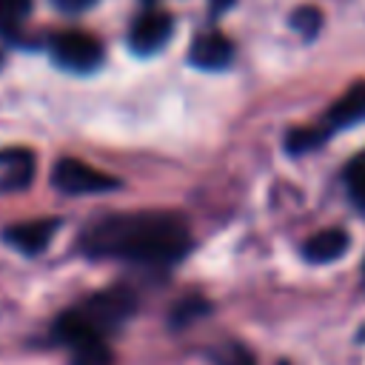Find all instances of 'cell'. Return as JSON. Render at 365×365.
Returning a JSON list of instances; mask_svg holds the SVG:
<instances>
[{
  "mask_svg": "<svg viewBox=\"0 0 365 365\" xmlns=\"http://www.w3.org/2000/svg\"><path fill=\"white\" fill-rule=\"evenodd\" d=\"M191 237L185 222L168 211H131L97 220L83 234V251L103 259L168 265L185 257Z\"/></svg>",
  "mask_w": 365,
  "mask_h": 365,
  "instance_id": "1",
  "label": "cell"
},
{
  "mask_svg": "<svg viewBox=\"0 0 365 365\" xmlns=\"http://www.w3.org/2000/svg\"><path fill=\"white\" fill-rule=\"evenodd\" d=\"M362 277H365V265H362Z\"/></svg>",
  "mask_w": 365,
  "mask_h": 365,
  "instance_id": "21",
  "label": "cell"
},
{
  "mask_svg": "<svg viewBox=\"0 0 365 365\" xmlns=\"http://www.w3.org/2000/svg\"><path fill=\"white\" fill-rule=\"evenodd\" d=\"M325 137H328V128H297V131L288 134V151L302 154L308 148H317Z\"/></svg>",
  "mask_w": 365,
  "mask_h": 365,
  "instance_id": "14",
  "label": "cell"
},
{
  "mask_svg": "<svg viewBox=\"0 0 365 365\" xmlns=\"http://www.w3.org/2000/svg\"><path fill=\"white\" fill-rule=\"evenodd\" d=\"M57 228H60V220H54V217L29 220V222L9 225V228L3 231V240H6L9 245H14L17 251H23V254H40V251L51 242V237H54Z\"/></svg>",
  "mask_w": 365,
  "mask_h": 365,
  "instance_id": "8",
  "label": "cell"
},
{
  "mask_svg": "<svg viewBox=\"0 0 365 365\" xmlns=\"http://www.w3.org/2000/svg\"><path fill=\"white\" fill-rule=\"evenodd\" d=\"M220 365H257V362L242 345H228L220 356Z\"/></svg>",
  "mask_w": 365,
  "mask_h": 365,
  "instance_id": "16",
  "label": "cell"
},
{
  "mask_svg": "<svg viewBox=\"0 0 365 365\" xmlns=\"http://www.w3.org/2000/svg\"><path fill=\"white\" fill-rule=\"evenodd\" d=\"M231 3H234V0H211V9H214V11L220 14V11H225V9L231 6Z\"/></svg>",
  "mask_w": 365,
  "mask_h": 365,
  "instance_id": "19",
  "label": "cell"
},
{
  "mask_svg": "<svg viewBox=\"0 0 365 365\" xmlns=\"http://www.w3.org/2000/svg\"><path fill=\"white\" fill-rule=\"evenodd\" d=\"M319 23H322V14H319V9H314V6H302V9H297V11L291 14V26H294L302 37H314V34L319 31Z\"/></svg>",
  "mask_w": 365,
  "mask_h": 365,
  "instance_id": "15",
  "label": "cell"
},
{
  "mask_svg": "<svg viewBox=\"0 0 365 365\" xmlns=\"http://www.w3.org/2000/svg\"><path fill=\"white\" fill-rule=\"evenodd\" d=\"M134 308H137V297L128 288L117 285V288H108V291H100V294L88 297L83 305H77V308H71L66 314L74 322H80L83 328L106 336L108 331L120 328L134 314Z\"/></svg>",
  "mask_w": 365,
  "mask_h": 365,
  "instance_id": "2",
  "label": "cell"
},
{
  "mask_svg": "<svg viewBox=\"0 0 365 365\" xmlns=\"http://www.w3.org/2000/svg\"><path fill=\"white\" fill-rule=\"evenodd\" d=\"M91 3H94V0H54V6H57V9H63V11H68V14L86 11Z\"/></svg>",
  "mask_w": 365,
  "mask_h": 365,
  "instance_id": "18",
  "label": "cell"
},
{
  "mask_svg": "<svg viewBox=\"0 0 365 365\" xmlns=\"http://www.w3.org/2000/svg\"><path fill=\"white\" fill-rule=\"evenodd\" d=\"M348 242L351 240H348V234L342 228H322L314 237H308V242L302 245V254H305L308 262L322 265V262L339 259L348 251Z\"/></svg>",
  "mask_w": 365,
  "mask_h": 365,
  "instance_id": "11",
  "label": "cell"
},
{
  "mask_svg": "<svg viewBox=\"0 0 365 365\" xmlns=\"http://www.w3.org/2000/svg\"><path fill=\"white\" fill-rule=\"evenodd\" d=\"M51 182H54V188H60L66 194H100V191L117 188L114 177H108L100 168H94L83 160H74V157H66L54 165Z\"/></svg>",
  "mask_w": 365,
  "mask_h": 365,
  "instance_id": "5",
  "label": "cell"
},
{
  "mask_svg": "<svg viewBox=\"0 0 365 365\" xmlns=\"http://www.w3.org/2000/svg\"><path fill=\"white\" fill-rule=\"evenodd\" d=\"M0 66H3V54H0Z\"/></svg>",
  "mask_w": 365,
  "mask_h": 365,
  "instance_id": "20",
  "label": "cell"
},
{
  "mask_svg": "<svg viewBox=\"0 0 365 365\" xmlns=\"http://www.w3.org/2000/svg\"><path fill=\"white\" fill-rule=\"evenodd\" d=\"M51 54H54V63L63 66L66 71H77V74H86V71H94L100 63H103V46L94 34L88 31H60L54 40H51Z\"/></svg>",
  "mask_w": 365,
  "mask_h": 365,
  "instance_id": "4",
  "label": "cell"
},
{
  "mask_svg": "<svg viewBox=\"0 0 365 365\" xmlns=\"http://www.w3.org/2000/svg\"><path fill=\"white\" fill-rule=\"evenodd\" d=\"M365 120V80L354 83L325 114V128L334 131V128H345V125H354V123H362Z\"/></svg>",
  "mask_w": 365,
  "mask_h": 365,
  "instance_id": "10",
  "label": "cell"
},
{
  "mask_svg": "<svg viewBox=\"0 0 365 365\" xmlns=\"http://www.w3.org/2000/svg\"><path fill=\"white\" fill-rule=\"evenodd\" d=\"M31 11V0H0V31L17 29Z\"/></svg>",
  "mask_w": 365,
  "mask_h": 365,
  "instance_id": "13",
  "label": "cell"
},
{
  "mask_svg": "<svg viewBox=\"0 0 365 365\" xmlns=\"http://www.w3.org/2000/svg\"><path fill=\"white\" fill-rule=\"evenodd\" d=\"M197 308H205V302H200V299H188V302H182V305L177 308V314H174V322H177V325L188 322L191 317H197Z\"/></svg>",
  "mask_w": 365,
  "mask_h": 365,
  "instance_id": "17",
  "label": "cell"
},
{
  "mask_svg": "<svg viewBox=\"0 0 365 365\" xmlns=\"http://www.w3.org/2000/svg\"><path fill=\"white\" fill-rule=\"evenodd\" d=\"M171 34H174V20H171V14H165V11H160V9H148V11H143V14L131 23V29H128V43H131V48H134L137 54H154V51H160V48L168 43Z\"/></svg>",
  "mask_w": 365,
  "mask_h": 365,
  "instance_id": "6",
  "label": "cell"
},
{
  "mask_svg": "<svg viewBox=\"0 0 365 365\" xmlns=\"http://www.w3.org/2000/svg\"><path fill=\"white\" fill-rule=\"evenodd\" d=\"M345 182H348L351 200L365 211V151L348 163V168H345Z\"/></svg>",
  "mask_w": 365,
  "mask_h": 365,
  "instance_id": "12",
  "label": "cell"
},
{
  "mask_svg": "<svg viewBox=\"0 0 365 365\" xmlns=\"http://www.w3.org/2000/svg\"><path fill=\"white\" fill-rule=\"evenodd\" d=\"M54 336L71 351V365H114L111 348L106 345L103 334H94L63 314L54 322Z\"/></svg>",
  "mask_w": 365,
  "mask_h": 365,
  "instance_id": "3",
  "label": "cell"
},
{
  "mask_svg": "<svg viewBox=\"0 0 365 365\" xmlns=\"http://www.w3.org/2000/svg\"><path fill=\"white\" fill-rule=\"evenodd\" d=\"M188 60L197 68L220 71V68H225L234 60V46H231V40L222 31L211 29V31H202V34L194 37L191 51H188Z\"/></svg>",
  "mask_w": 365,
  "mask_h": 365,
  "instance_id": "7",
  "label": "cell"
},
{
  "mask_svg": "<svg viewBox=\"0 0 365 365\" xmlns=\"http://www.w3.org/2000/svg\"><path fill=\"white\" fill-rule=\"evenodd\" d=\"M34 177V154L29 148H3L0 151V188L20 191Z\"/></svg>",
  "mask_w": 365,
  "mask_h": 365,
  "instance_id": "9",
  "label": "cell"
}]
</instances>
